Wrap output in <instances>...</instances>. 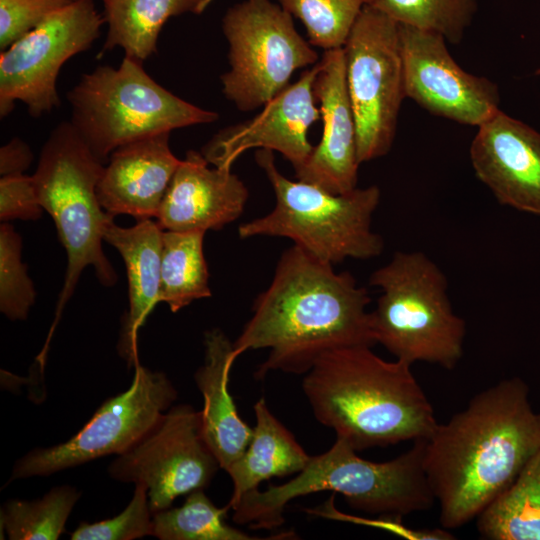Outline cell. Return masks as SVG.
<instances>
[{
    "label": "cell",
    "mask_w": 540,
    "mask_h": 540,
    "mask_svg": "<svg viewBox=\"0 0 540 540\" xmlns=\"http://www.w3.org/2000/svg\"><path fill=\"white\" fill-rule=\"evenodd\" d=\"M529 394L521 378L501 380L426 439L423 464L442 528L476 519L540 449V411Z\"/></svg>",
    "instance_id": "6da1fadb"
},
{
    "label": "cell",
    "mask_w": 540,
    "mask_h": 540,
    "mask_svg": "<svg viewBox=\"0 0 540 540\" xmlns=\"http://www.w3.org/2000/svg\"><path fill=\"white\" fill-rule=\"evenodd\" d=\"M369 292L347 272H336L293 245L278 260L273 279L253 304V314L238 339L234 355L269 349L255 372L306 374L324 353L375 345L370 328Z\"/></svg>",
    "instance_id": "7a4b0ae2"
},
{
    "label": "cell",
    "mask_w": 540,
    "mask_h": 540,
    "mask_svg": "<svg viewBox=\"0 0 540 540\" xmlns=\"http://www.w3.org/2000/svg\"><path fill=\"white\" fill-rule=\"evenodd\" d=\"M411 366L369 346L339 348L316 360L302 389L315 418L356 451L427 439L438 422Z\"/></svg>",
    "instance_id": "3957f363"
},
{
    "label": "cell",
    "mask_w": 540,
    "mask_h": 540,
    "mask_svg": "<svg viewBox=\"0 0 540 540\" xmlns=\"http://www.w3.org/2000/svg\"><path fill=\"white\" fill-rule=\"evenodd\" d=\"M426 439L413 441L405 453L386 462L360 458L337 437L325 453L310 456L302 471L282 485L244 494L229 506L233 520L252 529H273L284 523L285 506L297 497L320 491L340 493L354 509L402 518L426 511L435 503L423 464Z\"/></svg>",
    "instance_id": "277c9868"
},
{
    "label": "cell",
    "mask_w": 540,
    "mask_h": 540,
    "mask_svg": "<svg viewBox=\"0 0 540 540\" xmlns=\"http://www.w3.org/2000/svg\"><path fill=\"white\" fill-rule=\"evenodd\" d=\"M255 160L273 188L275 205L266 215L241 224L240 238L285 237L332 265L382 253L383 238L372 229V217L381 197L378 186L334 194L283 176L271 150L257 149Z\"/></svg>",
    "instance_id": "5b68a950"
},
{
    "label": "cell",
    "mask_w": 540,
    "mask_h": 540,
    "mask_svg": "<svg viewBox=\"0 0 540 540\" xmlns=\"http://www.w3.org/2000/svg\"><path fill=\"white\" fill-rule=\"evenodd\" d=\"M381 290L370 312L375 344L396 359L453 369L463 356L465 320L454 313L443 271L425 253L396 252L369 279Z\"/></svg>",
    "instance_id": "8992f818"
},
{
    "label": "cell",
    "mask_w": 540,
    "mask_h": 540,
    "mask_svg": "<svg viewBox=\"0 0 540 540\" xmlns=\"http://www.w3.org/2000/svg\"><path fill=\"white\" fill-rule=\"evenodd\" d=\"M104 167L71 122H63L46 140L32 175L39 202L54 220L67 254L65 280L47 342L86 267L93 266L104 286L117 281L102 249L104 227L114 219L97 196Z\"/></svg>",
    "instance_id": "52a82bcc"
},
{
    "label": "cell",
    "mask_w": 540,
    "mask_h": 540,
    "mask_svg": "<svg viewBox=\"0 0 540 540\" xmlns=\"http://www.w3.org/2000/svg\"><path fill=\"white\" fill-rule=\"evenodd\" d=\"M67 99L72 126L104 163L127 143L219 118L161 86L128 56L117 68L98 66L82 75Z\"/></svg>",
    "instance_id": "ba28073f"
},
{
    "label": "cell",
    "mask_w": 540,
    "mask_h": 540,
    "mask_svg": "<svg viewBox=\"0 0 540 540\" xmlns=\"http://www.w3.org/2000/svg\"><path fill=\"white\" fill-rule=\"evenodd\" d=\"M222 30L230 66L220 77L222 92L240 111L263 107L289 85L296 70L319 62L293 16L270 0L235 4L223 17Z\"/></svg>",
    "instance_id": "9c48e42d"
},
{
    "label": "cell",
    "mask_w": 540,
    "mask_h": 540,
    "mask_svg": "<svg viewBox=\"0 0 540 540\" xmlns=\"http://www.w3.org/2000/svg\"><path fill=\"white\" fill-rule=\"evenodd\" d=\"M343 50L361 164L391 150L406 97L398 23L364 5Z\"/></svg>",
    "instance_id": "30bf717a"
},
{
    "label": "cell",
    "mask_w": 540,
    "mask_h": 540,
    "mask_svg": "<svg viewBox=\"0 0 540 540\" xmlns=\"http://www.w3.org/2000/svg\"><path fill=\"white\" fill-rule=\"evenodd\" d=\"M129 388L106 399L70 439L35 448L19 458L10 480L48 476L108 455H119L136 443L172 406L177 390L165 373L140 363Z\"/></svg>",
    "instance_id": "8fae6325"
},
{
    "label": "cell",
    "mask_w": 540,
    "mask_h": 540,
    "mask_svg": "<svg viewBox=\"0 0 540 540\" xmlns=\"http://www.w3.org/2000/svg\"><path fill=\"white\" fill-rule=\"evenodd\" d=\"M220 464L202 432L201 412L191 405L171 406L129 449L108 467L116 481L143 485L153 513L205 489Z\"/></svg>",
    "instance_id": "7c38bea8"
},
{
    "label": "cell",
    "mask_w": 540,
    "mask_h": 540,
    "mask_svg": "<svg viewBox=\"0 0 540 540\" xmlns=\"http://www.w3.org/2000/svg\"><path fill=\"white\" fill-rule=\"evenodd\" d=\"M105 23L92 0L55 11L0 54V115L23 102L33 117L58 107L56 81L74 55L90 48Z\"/></svg>",
    "instance_id": "4fadbf2b"
},
{
    "label": "cell",
    "mask_w": 540,
    "mask_h": 540,
    "mask_svg": "<svg viewBox=\"0 0 540 540\" xmlns=\"http://www.w3.org/2000/svg\"><path fill=\"white\" fill-rule=\"evenodd\" d=\"M398 33L406 97L433 115L477 127L499 110L497 84L463 70L442 35L401 24Z\"/></svg>",
    "instance_id": "5bb4252c"
},
{
    "label": "cell",
    "mask_w": 540,
    "mask_h": 540,
    "mask_svg": "<svg viewBox=\"0 0 540 540\" xmlns=\"http://www.w3.org/2000/svg\"><path fill=\"white\" fill-rule=\"evenodd\" d=\"M318 71L319 62L266 103L255 117L220 130L201 154L215 167L231 169L245 151L267 149L279 152L294 170L300 167L314 147L308 131L321 119L313 91Z\"/></svg>",
    "instance_id": "9a60e30c"
},
{
    "label": "cell",
    "mask_w": 540,
    "mask_h": 540,
    "mask_svg": "<svg viewBox=\"0 0 540 540\" xmlns=\"http://www.w3.org/2000/svg\"><path fill=\"white\" fill-rule=\"evenodd\" d=\"M474 173L504 206L540 216V133L498 110L470 145Z\"/></svg>",
    "instance_id": "2e32d148"
},
{
    "label": "cell",
    "mask_w": 540,
    "mask_h": 540,
    "mask_svg": "<svg viewBox=\"0 0 540 540\" xmlns=\"http://www.w3.org/2000/svg\"><path fill=\"white\" fill-rule=\"evenodd\" d=\"M313 91L319 103L322 135L306 161L294 170L295 176L334 194L351 192L357 188L360 162L343 47L324 51Z\"/></svg>",
    "instance_id": "e0dca14e"
},
{
    "label": "cell",
    "mask_w": 540,
    "mask_h": 540,
    "mask_svg": "<svg viewBox=\"0 0 540 540\" xmlns=\"http://www.w3.org/2000/svg\"><path fill=\"white\" fill-rule=\"evenodd\" d=\"M208 164L194 150L181 160L156 218L163 230H220L241 216L247 187L231 169Z\"/></svg>",
    "instance_id": "ac0fdd59"
},
{
    "label": "cell",
    "mask_w": 540,
    "mask_h": 540,
    "mask_svg": "<svg viewBox=\"0 0 540 540\" xmlns=\"http://www.w3.org/2000/svg\"><path fill=\"white\" fill-rule=\"evenodd\" d=\"M169 132L145 137L115 149L97 185L102 208L138 221L157 218L164 195L179 167L169 147Z\"/></svg>",
    "instance_id": "d6986e66"
},
{
    "label": "cell",
    "mask_w": 540,
    "mask_h": 540,
    "mask_svg": "<svg viewBox=\"0 0 540 540\" xmlns=\"http://www.w3.org/2000/svg\"><path fill=\"white\" fill-rule=\"evenodd\" d=\"M236 359L233 342L222 330L215 328L205 333L204 363L194 379L203 397V436L225 471L244 453L253 436V428L240 418L228 389Z\"/></svg>",
    "instance_id": "ffe728a7"
},
{
    "label": "cell",
    "mask_w": 540,
    "mask_h": 540,
    "mask_svg": "<svg viewBox=\"0 0 540 540\" xmlns=\"http://www.w3.org/2000/svg\"><path fill=\"white\" fill-rule=\"evenodd\" d=\"M163 229L151 219L132 227H120L114 220L103 230V239L118 250L128 279L129 309L123 318L117 350L129 366L138 363L137 334L160 302V267Z\"/></svg>",
    "instance_id": "44dd1931"
},
{
    "label": "cell",
    "mask_w": 540,
    "mask_h": 540,
    "mask_svg": "<svg viewBox=\"0 0 540 540\" xmlns=\"http://www.w3.org/2000/svg\"><path fill=\"white\" fill-rule=\"evenodd\" d=\"M256 425L244 453L226 471L233 482L229 509L244 494L272 477L299 473L310 456L290 431L271 413L264 398L254 405Z\"/></svg>",
    "instance_id": "7402d4cb"
},
{
    "label": "cell",
    "mask_w": 540,
    "mask_h": 540,
    "mask_svg": "<svg viewBox=\"0 0 540 540\" xmlns=\"http://www.w3.org/2000/svg\"><path fill=\"white\" fill-rule=\"evenodd\" d=\"M213 0H103L108 30L102 53L115 47L143 62L157 51L166 21L184 13L201 14Z\"/></svg>",
    "instance_id": "603a6c76"
},
{
    "label": "cell",
    "mask_w": 540,
    "mask_h": 540,
    "mask_svg": "<svg viewBox=\"0 0 540 540\" xmlns=\"http://www.w3.org/2000/svg\"><path fill=\"white\" fill-rule=\"evenodd\" d=\"M476 528L488 540H540V449L477 516Z\"/></svg>",
    "instance_id": "cb8c5ba5"
},
{
    "label": "cell",
    "mask_w": 540,
    "mask_h": 540,
    "mask_svg": "<svg viewBox=\"0 0 540 540\" xmlns=\"http://www.w3.org/2000/svg\"><path fill=\"white\" fill-rule=\"evenodd\" d=\"M204 235V231H163L159 300L172 312L211 296Z\"/></svg>",
    "instance_id": "d4e9b609"
},
{
    "label": "cell",
    "mask_w": 540,
    "mask_h": 540,
    "mask_svg": "<svg viewBox=\"0 0 540 540\" xmlns=\"http://www.w3.org/2000/svg\"><path fill=\"white\" fill-rule=\"evenodd\" d=\"M79 498L75 487L62 485L39 499H10L0 510L1 530L10 540H56Z\"/></svg>",
    "instance_id": "484cf974"
},
{
    "label": "cell",
    "mask_w": 540,
    "mask_h": 540,
    "mask_svg": "<svg viewBox=\"0 0 540 540\" xmlns=\"http://www.w3.org/2000/svg\"><path fill=\"white\" fill-rule=\"evenodd\" d=\"M227 506L218 508L203 489L186 495L181 507L153 513L152 536L160 540H252L226 523Z\"/></svg>",
    "instance_id": "4316f807"
},
{
    "label": "cell",
    "mask_w": 540,
    "mask_h": 540,
    "mask_svg": "<svg viewBox=\"0 0 540 540\" xmlns=\"http://www.w3.org/2000/svg\"><path fill=\"white\" fill-rule=\"evenodd\" d=\"M401 25L442 35L458 44L477 11L476 0H365Z\"/></svg>",
    "instance_id": "83f0119b"
},
{
    "label": "cell",
    "mask_w": 540,
    "mask_h": 540,
    "mask_svg": "<svg viewBox=\"0 0 540 540\" xmlns=\"http://www.w3.org/2000/svg\"><path fill=\"white\" fill-rule=\"evenodd\" d=\"M299 19L309 43L325 50L342 48L361 13L365 0H278Z\"/></svg>",
    "instance_id": "f1b7e54d"
},
{
    "label": "cell",
    "mask_w": 540,
    "mask_h": 540,
    "mask_svg": "<svg viewBox=\"0 0 540 540\" xmlns=\"http://www.w3.org/2000/svg\"><path fill=\"white\" fill-rule=\"evenodd\" d=\"M22 240L8 222L0 225V311L12 321L25 320L36 291L21 261Z\"/></svg>",
    "instance_id": "f546056e"
},
{
    "label": "cell",
    "mask_w": 540,
    "mask_h": 540,
    "mask_svg": "<svg viewBox=\"0 0 540 540\" xmlns=\"http://www.w3.org/2000/svg\"><path fill=\"white\" fill-rule=\"evenodd\" d=\"M153 512L147 490L135 485L132 499L117 516L94 523L81 522L72 532V540H134L152 536Z\"/></svg>",
    "instance_id": "4dcf8cb0"
},
{
    "label": "cell",
    "mask_w": 540,
    "mask_h": 540,
    "mask_svg": "<svg viewBox=\"0 0 540 540\" xmlns=\"http://www.w3.org/2000/svg\"><path fill=\"white\" fill-rule=\"evenodd\" d=\"M76 0H0V49L6 50L49 15Z\"/></svg>",
    "instance_id": "1f68e13d"
},
{
    "label": "cell",
    "mask_w": 540,
    "mask_h": 540,
    "mask_svg": "<svg viewBox=\"0 0 540 540\" xmlns=\"http://www.w3.org/2000/svg\"><path fill=\"white\" fill-rule=\"evenodd\" d=\"M32 176L11 174L0 179V220H36L42 214Z\"/></svg>",
    "instance_id": "d6a6232c"
},
{
    "label": "cell",
    "mask_w": 540,
    "mask_h": 540,
    "mask_svg": "<svg viewBox=\"0 0 540 540\" xmlns=\"http://www.w3.org/2000/svg\"><path fill=\"white\" fill-rule=\"evenodd\" d=\"M33 154L21 139H11L0 149L1 176L23 173L31 164Z\"/></svg>",
    "instance_id": "836d02e7"
},
{
    "label": "cell",
    "mask_w": 540,
    "mask_h": 540,
    "mask_svg": "<svg viewBox=\"0 0 540 540\" xmlns=\"http://www.w3.org/2000/svg\"><path fill=\"white\" fill-rule=\"evenodd\" d=\"M535 74L540 76V68H538L536 71H535Z\"/></svg>",
    "instance_id": "e575fe53"
}]
</instances>
